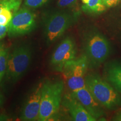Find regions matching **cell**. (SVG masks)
Returning <instances> with one entry per match:
<instances>
[{"label":"cell","mask_w":121,"mask_h":121,"mask_svg":"<svg viewBox=\"0 0 121 121\" xmlns=\"http://www.w3.org/2000/svg\"><path fill=\"white\" fill-rule=\"evenodd\" d=\"M62 103L69 112L73 121H96V119L86 110L82 104L71 93L65 95Z\"/></svg>","instance_id":"obj_11"},{"label":"cell","mask_w":121,"mask_h":121,"mask_svg":"<svg viewBox=\"0 0 121 121\" xmlns=\"http://www.w3.org/2000/svg\"><path fill=\"white\" fill-rule=\"evenodd\" d=\"M36 26V15L26 7L13 13L9 25L8 35L10 38L24 35L31 33Z\"/></svg>","instance_id":"obj_7"},{"label":"cell","mask_w":121,"mask_h":121,"mask_svg":"<svg viewBox=\"0 0 121 121\" xmlns=\"http://www.w3.org/2000/svg\"><path fill=\"white\" fill-rule=\"evenodd\" d=\"M10 52L9 48L2 43H0V82L5 75Z\"/></svg>","instance_id":"obj_14"},{"label":"cell","mask_w":121,"mask_h":121,"mask_svg":"<svg viewBox=\"0 0 121 121\" xmlns=\"http://www.w3.org/2000/svg\"><path fill=\"white\" fill-rule=\"evenodd\" d=\"M43 84V82H39L29 95L22 109L21 120L39 121Z\"/></svg>","instance_id":"obj_9"},{"label":"cell","mask_w":121,"mask_h":121,"mask_svg":"<svg viewBox=\"0 0 121 121\" xmlns=\"http://www.w3.org/2000/svg\"><path fill=\"white\" fill-rule=\"evenodd\" d=\"M22 0H0V11L7 9L13 11V13L19 10Z\"/></svg>","instance_id":"obj_15"},{"label":"cell","mask_w":121,"mask_h":121,"mask_svg":"<svg viewBox=\"0 0 121 121\" xmlns=\"http://www.w3.org/2000/svg\"><path fill=\"white\" fill-rule=\"evenodd\" d=\"M13 13L11 10L7 9H3L0 11V25L4 26L9 25L13 17Z\"/></svg>","instance_id":"obj_16"},{"label":"cell","mask_w":121,"mask_h":121,"mask_svg":"<svg viewBox=\"0 0 121 121\" xmlns=\"http://www.w3.org/2000/svg\"><path fill=\"white\" fill-rule=\"evenodd\" d=\"M85 80L86 86L103 108L112 110L121 105V97L119 93L99 75L89 74Z\"/></svg>","instance_id":"obj_1"},{"label":"cell","mask_w":121,"mask_h":121,"mask_svg":"<svg viewBox=\"0 0 121 121\" xmlns=\"http://www.w3.org/2000/svg\"><path fill=\"white\" fill-rule=\"evenodd\" d=\"M73 22V16L65 11H57L50 15L45 22L44 31L47 45L52 44L61 37Z\"/></svg>","instance_id":"obj_5"},{"label":"cell","mask_w":121,"mask_h":121,"mask_svg":"<svg viewBox=\"0 0 121 121\" xmlns=\"http://www.w3.org/2000/svg\"><path fill=\"white\" fill-rule=\"evenodd\" d=\"M7 117H5L4 116H2V115L0 114V121H6L7 120Z\"/></svg>","instance_id":"obj_23"},{"label":"cell","mask_w":121,"mask_h":121,"mask_svg":"<svg viewBox=\"0 0 121 121\" xmlns=\"http://www.w3.org/2000/svg\"><path fill=\"white\" fill-rule=\"evenodd\" d=\"M64 82L62 80L43 82L39 112V121L49 120L58 112L62 100Z\"/></svg>","instance_id":"obj_3"},{"label":"cell","mask_w":121,"mask_h":121,"mask_svg":"<svg viewBox=\"0 0 121 121\" xmlns=\"http://www.w3.org/2000/svg\"><path fill=\"white\" fill-rule=\"evenodd\" d=\"M121 0H102L103 2L107 8L114 7L117 6Z\"/></svg>","instance_id":"obj_19"},{"label":"cell","mask_w":121,"mask_h":121,"mask_svg":"<svg viewBox=\"0 0 121 121\" xmlns=\"http://www.w3.org/2000/svg\"><path fill=\"white\" fill-rule=\"evenodd\" d=\"M77 2L78 0H58L57 6L60 8H72Z\"/></svg>","instance_id":"obj_18"},{"label":"cell","mask_w":121,"mask_h":121,"mask_svg":"<svg viewBox=\"0 0 121 121\" xmlns=\"http://www.w3.org/2000/svg\"><path fill=\"white\" fill-rule=\"evenodd\" d=\"M71 94L82 104L90 114L97 120L105 115L103 107L94 98L86 86L71 91Z\"/></svg>","instance_id":"obj_10"},{"label":"cell","mask_w":121,"mask_h":121,"mask_svg":"<svg viewBox=\"0 0 121 121\" xmlns=\"http://www.w3.org/2000/svg\"><path fill=\"white\" fill-rule=\"evenodd\" d=\"M49 0H24V5L31 9L39 8L47 4Z\"/></svg>","instance_id":"obj_17"},{"label":"cell","mask_w":121,"mask_h":121,"mask_svg":"<svg viewBox=\"0 0 121 121\" xmlns=\"http://www.w3.org/2000/svg\"><path fill=\"white\" fill-rule=\"evenodd\" d=\"M9 25H6V26L0 25V40L6 37L7 33H8L9 29Z\"/></svg>","instance_id":"obj_20"},{"label":"cell","mask_w":121,"mask_h":121,"mask_svg":"<svg viewBox=\"0 0 121 121\" xmlns=\"http://www.w3.org/2000/svg\"><path fill=\"white\" fill-rule=\"evenodd\" d=\"M89 66L88 60L85 54L67 63L62 71L71 91L86 86L85 74Z\"/></svg>","instance_id":"obj_6"},{"label":"cell","mask_w":121,"mask_h":121,"mask_svg":"<svg viewBox=\"0 0 121 121\" xmlns=\"http://www.w3.org/2000/svg\"><path fill=\"white\" fill-rule=\"evenodd\" d=\"M3 102H4V96L2 94L0 93V105L3 103Z\"/></svg>","instance_id":"obj_22"},{"label":"cell","mask_w":121,"mask_h":121,"mask_svg":"<svg viewBox=\"0 0 121 121\" xmlns=\"http://www.w3.org/2000/svg\"><path fill=\"white\" fill-rule=\"evenodd\" d=\"M76 47L70 37L63 39L55 48L50 58V66L53 70L62 72L67 63L76 58Z\"/></svg>","instance_id":"obj_8"},{"label":"cell","mask_w":121,"mask_h":121,"mask_svg":"<svg viewBox=\"0 0 121 121\" xmlns=\"http://www.w3.org/2000/svg\"><path fill=\"white\" fill-rule=\"evenodd\" d=\"M107 79L121 94V63L109 65L106 69Z\"/></svg>","instance_id":"obj_12"},{"label":"cell","mask_w":121,"mask_h":121,"mask_svg":"<svg viewBox=\"0 0 121 121\" xmlns=\"http://www.w3.org/2000/svg\"><path fill=\"white\" fill-rule=\"evenodd\" d=\"M83 45L85 55L88 60L89 66L96 67L108 58L110 52V45L108 39L99 31L90 30L86 33Z\"/></svg>","instance_id":"obj_2"},{"label":"cell","mask_w":121,"mask_h":121,"mask_svg":"<svg viewBox=\"0 0 121 121\" xmlns=\"http://www.w3.org/2000/svg\"><path fill=\"white\" fill-rule=\"evenodd\" d=\"M32 59V50L28 44L15 47L10 53L5 76L7 80L15 82L26 72Z\"/></svg>","instance_id":"obj_4"},{"label":"cell","mask_w":121,"mask_h":121,"mask_svg":"<svg viewBox=\"0 0 121 121\" xmlns=\"http://www.w3.org/2000/svg\"><path fill=\"white\" fill-rule=\"evenodd\" d=\"M83 11L92 14H99L107 9L102 0H81Z\"/></svg>","instance_id":"obj_13"},{"label":"cell","mask_w":121,"mask_h":121,"mask_svg":"<svg viewBox=\"0 0 121 121\" xmlns=\"http://www.w3.org/2000/svg\"><path fill=\"white\" fill-rule=\"evenodd\" d=\"M113 121H121V110L119 113H118L116 116L113 118Z\"/></svg>","instance_id":"obj_21"}]
</instances>
